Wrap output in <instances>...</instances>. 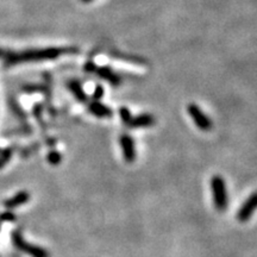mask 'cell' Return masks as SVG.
Segmentation results:
<instances>
[{
    "instance_id": "1",
    "label": "cell",
    "mask_w": 257,
    "mask_h": 257,
    "mask_svg": "<svg viewBox=\"0 0 257 257\" xmlns=\"http://www.w3.org/2000/svg\"><path fill=\"white\" fill-rule=\"evenodd\" d=\"M67 53L62 48H43V49H29L23 51H9L0 49V59L4 60L6 64H18L25 62H41V61L55 60Z\"/></svg>"
},
{
    "instance_id": "2",
    "label": "cell",
    "mask_w": 257,
    "mask_h": 257,
    "mask_svg": "<svg viewBox=\"0 0 257 257\" xmlns=\"http://www.w3.org/2000/svg\"><path fill=\"white\" fill-rule=\"evenodd\" d=\"M211 189L213 195L214 206L218 211L223 212L227 207V191L224 179L219 175L213 176L211 180Z\"/></svg>"
},
{
    "instance_id": "3",
    "label": "cell",
    "mask_w": 257,
    "mask_h": 257,
    "mask_svg": "<svg viewBox=\"0 0 257 257\" xmlns=\"http://www.w3.org/2000/svg\"><path fill=\"white\" fill-rule=\"evenodd\" d=\"M12 242H14L15 246L21 251H23L31 257H49V252L44 250L41 246L35 245V244L28 243L27 240L23 238L22 233L15 232L12 234Z\"/></svg>"
},
{
    "instance_id": "4",
    "label": "cell",
    "mask_w": 257,
    "mask_h": 257,
    "mask_svg": "<svg viewBox=\"0 0 257 257\" xmlns=\"http://www.w3.org/2000/svg\"><path fill=\"white\" fill-rule=\"evenodd\" d=\"M189 117L192 118L194 124L201 131H210L212 128V120L204 113V111L195 104H189L187 107Z\"/></svg>"
},
{
    "instance_id": "5",
    "label": "cell",
    "mask_w": 257,
    "mask_h": 257,
    "mask_svg": "<svg viewBox=\"0 0 257 257\" xmlns=\"http://www.w3.org/2000/svg\"><path fill=\"white\" fill-rule=\"evenodd\" d=\"M256 205H257V195L256 193H252V194L250 195L245 201H244V204L240 206L239 211L237 212V219L242 221V223L248 221L256 210Z\"/></svg>"
},
{
    "instance_id": "6",
    "label": "cell",
    "mask_w": 257,
    "mask_h": 257,
    "mask_svg": "<svg viewBox=\"0 0 257 257\" xmlns=\"http://www.w3.org/2000/svg\"><path fill=\"white\" fill-rule=\"evenodd\" d=\"M119 144L125 161L128 163L134 162L136 160V147H135V141L133 140V137H130L128 135H123L119 140Z\"/></svg>"
},
{
    "instance_id": "7",
    "label": "cell",
    "mask_w": 257,
    "mask_h": 257,
    "mask_svg": "<svg viewBox=\"0 0 257 257\" xmlns=\"http://www.w3.org/2000/svg\"><path fill=\"white\" fill-rule=\"evenodd\" d=\"M154 123H155V118H154L152 114L144 113V114L136 115V117H133L126 125L128 127H133V128H142V127L153 126Z\"/></svg>"
},
{
    "instance_id": "8",
    "label": "cell",
    "mask_w": 257,
    "mask_h": 257,
    "mask_svg": "<svg viewBox=\"0 0 257 257\" xmlns=\"http://www.w3.org/2000/svg\"><path fill=\"white\" fill-rule=\"evenodd\" d=\"M88 111L98 118H110L112 117V110L108 106L101 104L100 101H92L88 105Z\"/></svg>"
},
{
    "instance_id": "9",
    "label": "cell",
    "mask_w": 257,
    "mask_h": 257,
    "mask_svg": "<svg viewBox=\"0 0 257 257\" xmlns=\"http://www.w3.org/2000/svg\"><path fill=\"white\" fill-rule=\"evenodd\" d=\"M94 72H96V74H98L101 79L110 82L111 85L117 86L120 83L119 76H118L111 68H108V67H99V68H95Z\"/></svg>"
},
{
    "instance_id": "10",
    "label": "cell",
    "mask_w": 257,
    "mask_h": 257,
    "mask_svg": "<svg viewBox=\"0 0 257 257\" xmlns=\"http://www.w3.org/2000/svg\"><path fill=\"white\" fill-rule=\"evenodd\" d=\"M30 199V194L28 192H19L15 195L14 198L9 199V200L5 201V206L8 208H15L21 206V205L25 204V202L29 201Z\"/></svg>"
},
{
    "instance_id": "11",
    "label": "cell",
    "mask_w": 257,
    "mask_h": 257,
    "mask_svg": "<svg viewBox=\"0 0 257 257\" xmlns=\"http://www.w3.org/2000/svg\"><path fill=\"white\" fill-rule=\"evenodd\" d=\"M68 88H69V91L72 92V94L75 96L76 100H79L81 102H86V100H87V95H86V93H85V91H83L81 83H80L79 81H76V80H72V81H69Z\"/></svg>"
},
{
    "instance_id": "12",
    "label": "cell",
    "mask_w": 257,
    "mask_h": 257,
    "mask_svg": "<svg viewBox=\"0 0 257 257\" xmlns=\"http://www.w3.org/2000/svg\"><path fill=\"white\" fill-rule=\"evenodd\" d=\"M47 160L50 165L59 166L61 163V160H62V156H61V154L59 152H54L53 150V152H50L49 154H48Z\"/></svg>"
},
{
    "instance_id": "13",
    "label": "cell",
    "mask_w": 257,
    "mask_h": 257,
    "mask_svg": "<svg viewBox=\"0 0 257 257\" xmlns=\"http://www.w3.org/2000/svg\"><path fill=\"white\" fill-rule=\"evenodd\" d=\"M119 115H120V119L123 120L125 124H127L128 121H130L131 118H133V114H131V112L128 111V108H126V107H121L120 108Z\"/></svg>"
},
{
    "instance_id": "14",
    "label": "cell",
    "mask_w": 257,
    "mask_h": 257,
    "mask_svg": "<svg viewBox=\"0 0 257 257\" xmlns=\"http://www.w3.org/2000/svg\"><path fill=\"white\" fill-rule=\"evenodd\" d=\"M104 93H105V89L102 86H96L94 91H93V99L96 101H99L102 98V95H104Z\"/></svg>"
},
{
    "instance_id": "15",
    "label": "cell",
    "mask_w": 257,
    "mask_h": 257,
    "mask_svg": "<svg viewBox=\"0 0 257 257\" xmlns=\"http://www.w3.org/2000/svg\"><path fill=\"white\" fill-rule=\"evenodd\" d=\"M82 2H83V3H91L92 0H82Z\"/></svg>"
}]
</instances>
